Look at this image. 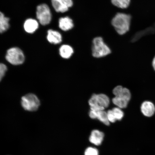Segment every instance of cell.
<instances>
[{
  "mask_svg": "<svg viewBox=\"0 0 155 155\" xmlns=\"http://www.w3.org/2000/svg\"><path fill=\"white\" fill-rule=\"evenodd\" d=\"M9 20L8 17H5L4 14L0 11V33H3L8 30L10 26Z\"/></svg>",
  "mask_w": 155,
  "mask_h": 155,
  "instance_id": "9a60e30c",
  "label": "cell"
},
{
  "mask_svg": "<svg viewBox=\"0 0 155 155\" xmlns=\"http://www.w3.org/2000/svg\"><path fill=\"white\" fill-rule=\"evenodd\" d=\"M92 53L94 58H101L109 55L111 50L101 37H97L93 40Z\"/></svg>",
  "mask_w": 155,
  "mask_h": 155,
  "instance_id": "3957f363",
  "label": "cell"
},
{
  "mask_svg": "<svg viewBox=\"0 0 155 155\" xmlns=\"http://www.w3.org/2000/svg\"><path fill=\"white\" fill-rule=\"evenodd\" d=\"M110 102L109 97L104 94H93L88 101L91 110L96 111L104 110L109 106Z\"/></svg>",
  "mask_w": 155,
  "mask_h": 155,
  "instance_id": "7a4b0ae2",
  "label": "cell"
},
{
  "mask_svg": "<svg viewBox=\"0 0 155 155\" xmlns=\"http://www.w3.org/2000/svg\"><path fill=\"white\" fill-rule=\"evenodd\" d=\"M59 53L61 57L64 59H69L72 57L74 50L73 48L68 45H63L59 49Z\"/></svg>",
  "mask_w": 155,
  "mask_h": 155,
  "instance_id": "5bb4252c",
  "label": "cell"
},
{
  "mask_svg": "<svg viewBox=\"0 0 155 155\" xmlns=\"http://www.w3.org/2000/svg\"><path fill=\"white\" fill-rule=\"evenodd\" d=\"M38 23L35 19L28 18L25 21L24 28L25 31L29 34L33 33L38 28Z\"/></svg>",
  "mask_w": 155,
  "mask_h": 155,
  "instance_id": "4fadbf2b",
  "label": "cell"
},
{
  "mask_svg": "<svg viewBox=\"0 0 155 155\" xmlns=\"http://www.w3.org/2000/svg\"><path fill=\"white\" fill-rule=\"evenodd\" d=\"M117 120L120 121L124 116V112L121 108L118 107H114L112 109Z\"/></svg>",
  "mask_w": 155,
  "mask_h": 155,
  "instance_id": "e0dca14e",
  "label": "cell"
},
{
  "mask_svg": "<svg viewBox=\"0 0 155 155\" xmlns=\"http://www.w3.org/2000/svg\"><path fill=\"white\" fill-rule=\"evenodd\" d=\"M111 2L115 6L121 9H126L130 4V0H111Z\"/></svg>",
  "mask_w": 155,
  "mask_h": 155,
  "instance_id": "2e32d148",
  "label": "cell"
},
{
  "mask_svg": "<svg viewBox=\"0 0 155 155\" xmlns=\"http://www.w3.org/2000/svg\"><path fill=\"white\" fill-rule=\"evenodd\" d=\"M36 17L40 24L43 26L49 24L51 22L52 15L49 7L46 4L38 6L36 9Z\"/></svg>",
  "mask_w": 155,
  "mask_h": 155,
  "instance_id": "5b68a950",
  "label": "cell"
},
{
  "mask_svg": "<svg viewBox=\"0 0 155 155\" xmlns=\"http://www.w3.org/2000/svg\"><path fill=\"white\" fill-rule=\"evenodd\" d=\"M104 137L103 133L97 130H94L92 131L89 140L92 144L98 146L101 144Z\"/></svg>",
  "mask_w": 155,
  "mask_h": 155,
  "instance_id": "8fae6325",
  "label": "cell"
},
{
  "mask_svg": "<svg viewBox=\"0 0 155 155\" xmlns=\"http://www.w3.org/2000/svg\"><path fill=\"white\" fill-rule=\"evenodd\" d=\"M7 70V67L4 64L0 63V82L5 76Z\"/></svg>",
  "mask_w": 155,
  "mask_h": 155,
  "instance_id": "ffe728a7",
  "label": "cell"
},
{
  "mask_svg": "<svg viewBox=\"0 0 155 155\" xmlns=\"http://www.w3.org/2000/svg\"><path fill=\"white\" fill-rule=\"evenodd\" d=\"M131 19L130 15L118 13L112 19L111 24L118 34L123 35L129 30Z\"/></svg>",
  "mask_w": 155,
  "mask_h": 155,
  "instance_id": "6da1fadb",
  "label": "cell"
},
{
  "mask_svg": "<svg viewBox=\"0 0 155 155\" xmlns=\"http://www.w3.org/2000/svg\"><path fill=\"white\" fill-rule=\"evenodd\" d=\"M59 26L62 30L67 31L72 29L74 24L72 19L69 17L66 16L59 19Z\"/></svg>",
  "mask_w": 155,
  "mask_h": 155,
  "instance_id": "30bf717a",
  "label": "cell"
},
{
  "mask_svg": "<svg viewBox=\"0 0 155 155\" xmlns=\"http://www.w3.org/2000/svg\"><path fill=\"white\" fill-rule=\"evenodd\" d=\"M107 115L108 121L110 123H115L117 120L116 119L115 115L113 113V111L112 110H108L107 112Z\"/></svg>",
  "mask_w": 155,
  "mask_h": 155,
  "instance_id": "d6986e66",
  "label": "cell"
},
{
  "mask_svg": "<svg viewBox=\"0 0 155 155\" xmlns=\"http://www.w3.org/2000/svg\"><path fill=\"white\" fill-rule=\"evenodd\" d=\"M152 65L153 68L155 71V57L154 58L153 60Z\"/></svg>",
  "mask_w": 155,
  "mask_h": 155,
  "instance_id": "7402d4cb",
  "label": "cell"
},
{
  "mask_svg": "<svg viewBox=\"0 0 155 155\" xmlns=\"http://www.w3.org/2000/svg\"><path fill=\"white\" fill-rule=\"evenodd\" d=\"M6 59L10 63L13 65H19L24 63L25 56L20 48L14 47L8 50Z\"/></svg>",
  "mask_w": 155,
  "mask_h": 155,
  "instance_id": "8992f818",
  "label": "cell"
},
{
  "mask_svg": "<svg viewBox=\"0 0 155 155\" xmlns=\"http://www.w3.org/2000/svg\"><path fill=\"white\" fill-rule=\"evenodd\" d=\"M85 155H98V151L96 148L88 147L84 153Z\"/></svg>",
  "mask_w": 155,
  "mask_h": 155,
  "instance_id": "ac0fdd59",
  "label": "cell"
},
{
  "mask_svg": "<svg viewBox=\"0 0 155 155\" xmlns=\"http://www.w3.org/2000/svg\"><path fill=\"white\" fill-rule=\"evenodd\" d=\"M52 5L57 12L64 13L73 6L72 0H51Z\"/></svg>",
  "mask_w": 155,
  "mask_h": 155,
  "instance_id": "52a82bcc",
  "label": "cell"
},
{
  "mask_svg": "<svg viewBox=\"0 0 155 155\" xmlns=\"http://www.w3.org/2000/svg\"><path fill=\"white\" fill-rule=\"evenodd\" d=\"M47 38L50 43L58 44L62 41V36L58 31L50 29L48 31Z\"/></svg>",
  "mask_w": 155,
  "mask_h": 155,
  "instance_id": "9c48e42d",
  "label": "cell"
},
{
  "mask_svg": "<svg viewBox=\"0 0 155 155\" xmlns=\"http://www.w3.org/2000/svg\"><path fill=\"white\" fill-rule=\"evenodd\" d=\"M123 87L121 86H118L114 88L112 90V93L115 96L118 95L119 93L121 92Z\"/></svg>",
  "mask_w": 155,
  "mask_h": 155,
  "instance_id": "44dd1931",
  "label": "cell"
},
{
  "mask_svg": "<svg viewBox=\"0 0 155 155\" xmlns=\"http://www.w3.org/2000/svg\"><path fill=\"white\" fill-rule=\"evenodd\" d=\"M21 105L26 111L33 112L37 111L40 106V101L35 95L29 94L23 96L21 99Z\"/></svg>",
  "mask_w": 155,
  "mask_h": 155,
  "instance_id": "277c9868",
  "label": "cell"
},
{
  "mask_svg": "<svg viewBox=\"0 0 155 155\" xmlns=\"http://www.w3.org/2000/svg\"><path fill=\"white\" fill-rule=\"evenodd\" d=\"M141 110L145 116L150 117L154 115L155 107L154 104L150 101H145L141 104Z\"/></svg>",
  "mask_w": 155,
  "mask_h": 155,
  "instance_id": "7c38bea8",
  "label": "cell"
},
{
  "mask_svg": "<svg viewBox=\"0 0 155 155\" xmlns=\"http://www.w3.org/2000/svg\"><path fill=\"white\" fill-rule=\"evenodd\" d=\"M89 116L92 119H97L106 125H109L110 122L108 119L107 113L103 111H96L90 110Z\"/></svg>",
  "mask_w": 155,
  "mask_h": 155,
  "instance_id": "ba28073f",
  "label": "cell"
}]
</instances>
